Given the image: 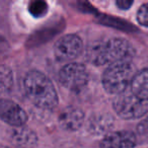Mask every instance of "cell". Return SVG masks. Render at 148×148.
Listing matches in <instances>:
<instances>
[{"label":"cell","instance_id":"15","mask_svg":"<svg viewBox=\"0 0 148 148\" xmlns=\"http://www.w3.org/2000/svg\"><path fill=\"white\" fill-rule=\"evenodd\" d=\"M99 23H101L103 25L114 27V29H122V31H127V32L137 31V29L134 27L128 21H123V19H120V18H116V17L110 16V15H101V16L99 15Z\"/></svg>","mask_w":148,"mask_h":148},{"label":"cell","instance_id":"21","mask_svg":"<svg viewBox=\"0 0 148 148\" xmlns=\"http://www.w3.org/2000/svg\"><path fill=\"white\" fill-rule=\"evenodd\" d=\"M0 148H9V147H5V146H0Z\"/></svg>","mask_w":148,"mask_h":148},{"label":"cell","instance_id":"14","mask_svg":"<svg viewBox=\"0 0 148 148\" xmlns=\"http://www.w3.org/2000/svg\"><path fill=\"white\" fill-rule=\"evenodd\" d=\"M13 86L12 70L6 65H0V95H7Z\"/></svg>","mask_w":148,"mask_h":148},{"label":"cell","instance_id":"8","mask_svg":"<svg viewBox=\"0 0 148 148\" xmlns=\"http://www.w3.org/2000/svg\"><path fill=\"white\" fill-rule=\"evenodd\" d=\"M137 144L136 135L131 131L110 132L101 141V148H134Z\"/></svg>","mask_w":148,"mask_h":148},{"label":"cell","instance_id":"7","mask_svg":"<svg viewBox=\"0 0 148 148\" xmlns=\"http://www.w3.org/2000/svg\"><path fill=\"white\" fill-rule=\"evenodd\" d=\"M0 119L8 125L15 128L25 126L27 121V114L25 111L14 103L7 99H0Z\"/></svg>","mask_w":148,"mask_h":148},{"label":"cell","instance_id":"4","mask_svg":"<svg viewBox=\"0 0 148 148\" xmlns=\"http://www.w3.org/2000/svg\"><path fill=\"white\" fill-rule=\"evenodd\" d=\"M113 108L122 119L136 120L147 114L148 99H142L131 91L123 92L114 99Z\"/></svg>","mask_w":148,"mask_h":148},{"label":"cell","instance_id":"19","mask_svg":"<svg viewBox=\"0 0 148 148\" xmlns=\"http://www.w3.org/2000/svg\"><path fill=\"white\" fill-rule=\"evenodd\" d=\"M133 4V1L131 0H119L116 2V5L119 7L122 10H127L131 7V5Z\"/></svg>","mask_w":148,"mask_h":148},{"label":"cell","instance_id":"2","mask_svg":"<svg viewBox=\"0 0 148 148\" xmlns=\"http://www.w3.org/2000/svg\"><path fill=\"white\" fill-rule=\"evenodd\" d=\"M134 55L135 49L127 40L113 38L91 48L88 59L95 66H111L123 62H131Z\"/></svg>","mask_w":148,"mask_h":148},{"label":"cell","instance_id":"12","mask_svg":"<svg viewBox=\"0 0 148 148\" xmlns=\"http://www.w3.org/2000/svg\"><path fill=\"white\" fill-rule=\"evenodd\" d=\"M130 87L134 95L148 99V68H144L135 74Z\"/></svg>","mask_w":148,"mask_h":148},{"label":"cell","instance_id":"13","mask_svg":"<svg viewBox=\"0 0 148 148\" xmlns=\"http://www.w3.org/2000/svg\"><path fill=\"white\" fill-rule=\"evenodd\" d=\"M59 29H56V27H45V29H42L40 31L36 32L33 36L29 37V39L27 40V46L29 47H36V46L42 45L43 43L48 42L50 39L54 37L55 35H57Z\"/></svg>","mask_w":148,"mask_h":148},{"label":"cell","instance_id":"16","mask_svg":"<svg viewBox=\"0 0 148 148\" xmlns=\"http://www.w3.org/2000/svg\"><path fill=\"white\" fill-rule=\"evenodd\" d=\"M29 11L34 17H40L46 15V13L48 12V4L45 1H33L29 4Z\"/></svg>","mask_w":148,"mask_h":148},{"label":"cell","instance_id":"18","mask_svg":"<svg viewBox=\"0 0 148 148\" xmlns=\"http://www.w3.org/2000/svg\"><path fill=\"white\" fill-rule=\"evenodd\" d=\"M137 133L141 137L148 139V116L145 117L137 126Z\"/></svg>","mask_w":148,"mask_h":148},{"label":"cell","instance_id":"11","mask_svg":"<svg viewBox=\"0 0 148 148\" xmlns=\"http://www.w3.org/2000/svg\"><path fill=\"white\" fill-rule=\"evenodd\" d=\"M114 125V120L109 115H99L91 118L88 122V131L93 135L109 134Z\"/></svg>","mask_w":148,"mask_h":148},{"label":"cell","instance_id":"9","mask_svg":"<svg viewBox=\"0 0 148 148\" xmlns=\"http://www.w3.org/2000/svg\"><path fill=\"white\" fill-rule=\"evenodd\" d=\"M59 125L66 131H77L84 121V113L76 107H67L58 117Z\"/></svg>","mask_w":148,"mask_h":148},{"label":"cell","instance_id":"17","mask_svg":"<svg viewBox=\"0 0 148 148\" xmlns=\"http://www.w3.org/2000/svg\"><path fill=\"white\" fill-rule=\"evenodd\" d=\"M137 21L141 25L148 27V3H144L137 11Z\"/></svg>","mask_w":148,"mask_h":148},{"label":"cell","instance_id":"6","mask_svg":"<svg viewBox=\"0 0 148 148\" xmlns=\"http://www.w3.org/2000/svg\"><path fill=\"white\" fill-rule=\"evenodd\" d=\"M83 50L81 39L77 35L69 34L61 37L54 46V54L58 61L68 62L76 59Z\"/></svg>","mask_w":148,"mask_h":148},{"label":"cell","instance_id":"20","mask_svg":"<svg viewBox=\"0 0 148 148\" xmlns=\"http://www.w3.org/2000/svg\"><path fill=\"white\" fill-rule=\"evenodd\" d=\"M7 50H8V44L6 43L4 38L0 36V56L5 55L7 53Z\"/></svg>","mask_w":148,"mask_h":148},{"label":"cell","instance_id":"5","mask_svg":"<svg viewBox=\"0 0 148 148\" xmlns=\"http://www.w3.org/2000/svg\"><path fill=\"white\" fill-rule=\"evenodd\" d=\"M88 71L81 63H68L59 71V81L71 91H80L88 82Z\"/></svg>","mask_w":148,"mask_h":148},{"label":"cell","instance_id":"1","mask_svg":"<svg viewBox=\"0 0 148 148\" xmlns=\"http://www.w3.org/2000/svg\"><path fill=\"white\" fill-rule=\"evenodd\" d=\"M23 87L29 101L42 110H53L58 106V95L53 82L38 70L27 72Z\"/></svg>","mask_w":148,"mask_h":148},{"label":"cell","instance_id":"3","mask_svg":"<svg viewBox=\"0 0 148 148\" xmlns=\"http://www.w3.org/2000/svg\"><path fill=\"white\" fill-rule=\"evenodd\" d=\"M137 73L132 62H123L111 65L103 74V86L110 95H121L130 87Z\"/></svg>","mask_w":148,"mask_h":148},{"label":"cell","instance_id":"10","mask_svg":"<svg viewBox=\"0 0 148 148\" xmlns=\"http://www.w3.org/2000/svg\"><path fill=\"white\" fill-rule=\"evenodd\" d=\"M12 142L18 148H36L38 137L33 130L23 126L12 132Z\"/></svg>","mask_w":148,"mask_h":148}]
</instances>
